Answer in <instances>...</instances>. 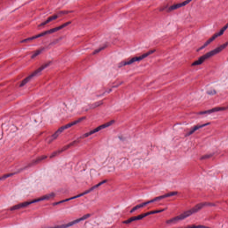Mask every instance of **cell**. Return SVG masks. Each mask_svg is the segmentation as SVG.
<instances>
[{
  "instance_id": "cell-13",
  "label": "cell",
  "mask_w": 228,
  "mask_h": 228,
  "mask_svg": "<svg viewBox=\"0 0 228 228\" xmlns=\"http://www.w3.org/2000/svg\"><path fill=\"white\" fill-rule=\"evenodd\" d=\"M114 123V120H113V121H110V122H107V123L101 125L98 127H96L95 129L91 130L90 132L86 133L84 135L83 137H87L90 136V135H92L94 134L99 132L100 130H102V129H104V128H107V127L110 126L112 125Z\"/></svg>"
},
{
  "instance_id": "cell-15",
  "label": "cell",
  "mask_w": 228,
  "mask_h": 228,
  "mask_svg": "<svg viewBox=\"0 0 228 228\" xmlns=\"http://www.w3.org/2000/svg\"><path fill=\"white\" fill-rule=\"evenodd\" d=\"M227 108L224 107H216V108H212L211 110H208V111H204V112H200L199 114H204L208 113H214V112H219V111H224L226 110Z\"/></svg>"
},
{
  "instance_id": "cell-21",
  "label": "cell",
  "mask_w": 228,
  "mask_h": 228,
  "mask_svg": "<svg viewBox=\"0 0 228 228\" xmlns=\"http://www.w3.org/2000/svg\"><path fill=\"white\" fill-rule=\"evenodd\" d=\"M42 50L43 49L39 50H37V51H36V52H35L34 54L32 56V58H35L36 57H37L38 55H39V54L41 53V51H42Z\"/></svg>"
},
{
  "instance_id": "cell-2",
  "label": "cell",
  "mask_w": 228,
  "mask_h": 228,
  "mask_svg": "<svg viewBox=\"0 0 228 228\" xmlns=\"http://www.w3.org/2000/svg\"><path fill=\"white\" fill-rule=\"evenodd\" d=\"M227 45L228 42L227 41L226 43L219 46L218 47L216 48L215 49L208 52V53L205 54V55H203V56L199 58L198 59L194 61L192 64V66H197L201 65L207 59L209 58H211V57L213 56H215V55H217V54H218L219 53L221 52L224 49L226 48L227 47Z\"/></svg>"
},
{
  "instance_id": "cell-22",
  "label": "cell",
  "mask_w": 228,
  "mask_h": 228,
  "mask_svg": "<svg viewBox=\"0 0 228 228\" xmlns=\"http://www.w3.org/2000/svg\"><path fill=\"white\" fill-rule=\"evenodd\" d=\"M207 93L209 95H214L217 93V92H216V91L215 90H209V91H208V92H207Z\"/></svg>"
},
{
  "instance_id": "cell-11",
  "label": "cell",
  "mask_w": 228,
  "mask_h": 228,
  "mask_svg": "<svg viewBox=\"0 0 228 228\" xmlns=\"http://www.w3.org/2000/svg\"><path fill=\"white\" fill-rule=\"evenodd\" d=\"M90 216V214H87L83 216V217L79 218L72 221L68 222V223H66V224L58 225V226H54V227H49L47 228H67L70 227H72V226L75 225V224H77V223H79V222H81V221H83L85 220L86 219L89 218Z\"/></svg>"
},
{
  "instance_id": "cell-1",
  "label": "cell",
  "mask_w": 228,
  "mask_h": 228,
  "mask_svg": "<svg viewBox=\"0 0 228 228\" xmlns=\"http://www.w3.org/2000/svg\"><path fill=\"white\" fill-rule=\"evenodd\" d=\"M214 205L215 204H214L212 203H200L198 204L197 205L194 206L193 208H191V209L186 211L184 212H183V213H182L180 215H178V216H176V217H174V218H172L166 221V223L167 224H172V223H176V222L183 220L186 218L188 217L191 216L192 215L194 214V213L198 212V211L200 210L201 209L203 208L204 207H206V206H214Z\"/></svg>"
},
{
  "instance_id": "cell-4",
  "label": "cell",
  "mask_w": 228,
  "mask_h": 228,
  "mask_svg": "<svg viewBox=\"0 0 228 228\" xmlns=\"http://www.w3.org/2000/svg\"><path fill=\"white\" fill-rule=\"evenodd\" d=\"M55 193H50V194H47V195L42 196V197H40V198H38L35 199L33 200L32 201L25 202L22 203L17 204V205L13 206V207L11 209V210H15L18 209H21V208H24V207H26V206H28V205H30V204L35 203L36 202H38L44 201V200H45L49 199L51 198H53V197H55Z\"/></svg>"
},
{
  "instance_id": "cell-24",
  "label": "cell",
  "mask_w": 228,
  "mask_h": 228,
  "mask_svg": "<svg viewBox=\"0 0 228 228\" xmlns=\"http://www.w3.org/2000/svg\"><path fill=\"white\" fill-rule=\"evenodd\" d=\"M211 155H204V156L202 157L201 159H207V158H209V157H211Z\"/></svg>"
},
{
  "instance_id": "cell-17",
  "label": "cell",
  "mask_w": 228,
  "mask_h": 228,
  "mask_svg": "<svg viewBox=\"0 0 228 228\" xmlns=\"http://www.w3.org/2000/svg\"><path fill=\"white\" fill-rule=\"evenodd\" d=\"M209 124V123H207V124H204L201 125L197 126L195 127H194V128H193V129L190 132V133H188V134H187V135H186V136H189V135H191L193 133H194L195 131L198 130V129L201 128V127H204L208 125Z\"/></svg>"
},
{
  "instance_id": "cell-8",
  "label": "cell",
  "mask_w": 228,
  "mask_h": 228,
  "mask_svg": "<svg viewBox=\"0 0 228 228\" xmlns=\"http://www.w3.org/2000/svg\"><path fill=\"white\" fill-rule=\"evenodd\" d=\"M84 117H82L81 118H78V119H77L76 120H75V121L71 122V123H69V124H67L63 126H62L60 128H59L56 132L54 134V135H52L51 139L50 140V141H52L53 140H55L64 130L68 129V128H70V127H71L77 124H78L80 122H82L83 120H84Z\"/></svg>"
},
{
  "instance_id": "cell-14",
  "label": "cell",
  "mask_w": 228,
  "mask_h": 228,
  "mask_svg": "<svg viewBox=\"0 0 228 228\" xmlns=\"http://www.w3.org/2000/svg\"><path fill=\"white\" fill-rule=\"evenodd\" d=\"M191 1H186L183 2L179 3L176 4H173L170 7H169V9L168 10V12L172 11L177 10V9H179V8H181V7L185 6V5H187V4H188L190 3Z\"/></svg>"
},
{
  "instance_id": "cell-12",
  "label": "cell",
  "mask_w": 228,
  "mask_h": 228,
  "mask_svg": "<svg viewBox=\"0 0 228 228\" xmlns=\"http://www.w3.org/2000/svg\"><path fill=\"white\" fill-rule=\"evenodd\" d=\"M50 62H47V63H45V64L42 65V66H41L40 67H39L38 69L36 70H35V71H34V72H33V73H32L31 74H30V76H28L27 77L25 78V79L21 82V83L20 85V87H23V86L25 85V84H27V83L31 79V78H32L35 76H36L37 74H38V73H40L41 71L43 70L44 69L46 68L47 67H48V66L50 65Z\"/></svg>"
},
{
  "instance_id": "cell-16",
  "label": "cell",
  "mask_w": 228,
  "mask_h": 228,
  "mask_svg": "<svg viewBox=\"0 0 228 228\" xmlns=\"http://www.w3.org/2000/svg\"><path fill=\"white\" fill-rule=\"evenodd\" d=\"M58 18V15H54L53 16H51V17H49L47 20L45 21L44 22H42V23L40 24L39 26V27H42V26H45L46 24H48V23L50 22V21H52Z\"/></svg>"
},
{
  "instance_id": "cell-7",
  "label": "cell",
  "mask_w": 228,
  "mask_h": 228,
  "mask_svg": "<svg viewBox=\"0 0 228 228\" xmlns=\"http://www.w3.org/2000/svg\"><path fill=\"white\" fill-rule=\"evenodd\" d=\"M164 210H165V209H162L153 210L152 211L148 212H146V213H143V214L138 215V216L132 217V218L128 219L127 220L125 221L124 222V224H129V223H132V222H133V221L142 219L144 218H145V217H147V216H149V215L162 212L164 211Z\"/></svg>"
},
{
  "instance_id": "cell-5",
  "label": "cell",
  "mask_w": 228,
  "mask_h": 228,
  "mask_svg": "<svg viewBox=\"0 0 228 228\" xmlns=\"http://www.w3.org/2000/svg\"><path fill=\"white\" fill-rule=\"evenodd\" d=\"M70 23H71V22H70V21L66 22V23L62 24V25H61V26H59V27H57L50 29V30H48L46 31L45 32H43L41 33H39V34H37V35H35V36H33V37H30V38H27L21 41V42H26V41H30L35 39L37 38H40V37L45 36V35H47V34H50V33H53L56 32L57 31L59 30L63 29V28L67 27V26L69 25Z\"/></svg>"
},
{
  "instance_id": "cell-19",
  "label": "cell",
  "mask_w": 228,
  "mask_h": 228,
  "mask_svg": "<svg viewBox=\"0 0 228 228\" xmlns=\"http://www.w3.org/2000/svg\"><path fill=\"white\" fill-rule=\"evenodd\" d=\"M47 158L46 156H41V157H39V158H37L36 160H34L32 164H36V163L39 162L41 161H43L44 159H46Z\"/></svg>"
},
{
  "instance_id": "cell-18",
  "label": "cell",
  "mask_w": 228,
  "mask_h": 228,
  "mask_svg": "<svg viewBox=\"0 0 228 228\" xmlns=\"http://www.w3.org/2000/svg\"><path fill=\"white\" fill-rule=\"evenodd\" d=\"M181 228H210L209 227H206V226H201V225H191V226H188L187 227H184Z\"/></svg>"
},
{
  "instance_id": "cell-9",
  "label": "cell",
  "mask_w": 228,
  "mask_h": 228,
  "mask_svg": "<svg viewBox=\"0 0 228 228\" xmlns=\"http://www.w3.org/2000/svg\"><path fill=\"white\" fill-rule=\"evenodd\" d=\"M155 51H156L155 50H150V51H148V52H147V53H144V54H143V55H141V56H139L134 57V58H132L131 59L127 61H125V62L121 63V64H120V67H123V66L131 65V64L135 63V62L140 61L144 59L145 58L148 57V56H150V55L153 54V53H155Z\"/></svg>"
},
{
  "instance_id": "cell-23",
  "label": "cell",
  "mask_w": 228,
  "mask_h": 228,
  "mask_svg": "<svg viewBox=\"0 0 228 228\" xmlns=\"http://www.w3.org/2000/svg\"><path fill=\"white\" fill-rule=\"evenodd\" d=\"M13 174V173H10L7 174L5 175H3V176H1L0 177V180H2V179H4V178H7V177H10V176H11Z\"/></svg>"
},
{
  "instance_id": "cell-20",
  "label": "cell",
  "mask_w": 228,
  "mask_h": 228,
  "mask_svg": "<svg viewBox=\"0 0 228 228\" xmlns=\"http://www.w3.org/2000/svg\"><path fill=\"white\" fill-rule=\"evenodd\" d=\"M107 47V45H104V46H102V47H100V48H99L98 49L96 50H95V51H94V53H93V54L94 55H95V54H97V53H99V52H100V51H101V50H103L106 47Z\"/></svg>"
},
{
  "instance_id": "cell-10",
  "label": "cell",
  "mask_w": 228,
  "mask_h": 228,
  "mask_svg": "<svg viewBox=\"0 0 228 228\" xmlns=\"http://www.w3.org/2000/svg\"><path fill=\"white\" fill-rule=\"evenodd\" d=\"M227 28L228 24H227L225 26H224V27H223L217 33H215V34H214V35H213L211 38H210L207 41H206V42H205V43H204V44H203V45H202L201 47L199 48L197 50V51H198H198H199L200 50H202L205 48L206 47H207L209 44H210L215 39L217 38L218 37H220V36L223 35V34H224V33H225V32L226 31V30L227 29Z\"/></svg>"
},
{
  "instance_id": "cell-6",
  "label": "cell",
  "mask_w": 228,
  "mask_h": 228,
  "mask_svg": "<svg viewBox=\"0 0 228 228\" xmlns=\"http://www.w3.org/2000/svg\"><path fill=\"white\" fill-rule=\"evenodd\" d=\"M106 180H105V181H103L100 182V183L96 185H95V186H93V187H91L90 189H88V190H87L85 191L84 192H82V193H80V194H78V195H76V196H73V197H71V198L66 199L62 200H61V201L57 202L54 203V204H54V205H58V204H61L69 201H71V200L75 199L78 198H80V197H82V196H84V195H85L86 194H87V193L90 192L96 189V188H97L98 187H99V186H101L102 184L105 183L106 182Z\"/></svg>"
},
{
  "instance_id": "cell-3",
  "label": "cell",
  "mask_w": 228,
  "mask_h": 228,
  "mask_svg": "<svg viewBox=\"0 0 228 228\" xmlns=\"http://www.w3.org/2000/svg\"><path fill=\"white\" fill-rule=\"evenodd\" d=\"M178 194V192H170L169 193H166V194H164V195H161V196H159V197H156V198H154L152 199L149 200V201H147L145 202L142 203L140 204H138V205H136V206L134 207L133 209H131V212H135V211L139 209H141V208H143V207H145L146 205H148V204H150L154 202L158 201H161L164 199L166 198H170V197H173V196H175Z\"/></svg>"
}]
</instances>
